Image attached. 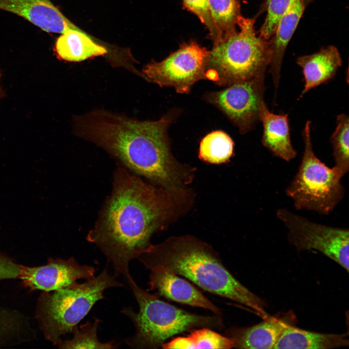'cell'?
<instances>
[{
	"label": "cell",
	"mask_w": 349,
	"mask_h": 349,
	"mask_svg": "<svg viewBox=\"0 0 349 349\" xmlns=\"http://www.w3.org/2000/svg\"><path fill=\"white\" fill-rule=\"evenodd\" d=\"M185 190L156 187L118 165L111 191L86 237L112 264L115 276L132 277L130 261L150 246L155 233L179 214Z\"/></svg>",
	"instance_id": "6da1fadb"
},
{
	"label": "cell",
	"mask_w": 349,
	"mask_h": 349,
	"mask_svg": "<svg viewBox=\"0 0 349 349\" xmlns=\"http://www.w3.org/2000/svg\"><path fill=\"white\" fill-rule=\"evenodd\" d=\"M170 120L139 121L120 114L96 111L75 121L79 136L101 147L119 165L159 187L184 189L192 178L189 167L172 154L167 129Z\"/></svg>",
	"instance_id": "7a4b0ae2"
},
{
	"label": "cell",
	"mask_w": 349,
	"mask_h": 349,
	"mask_svg": "<svg viewBox=\"0 0 349 349\" xmlns=\"http://www.w3.org/2000/svg\"><path fill=\"white\" fill-rule=\"evenodd\" d=\"M137 259L148 270L160 268L183 276L203 289L242 304L264 318L266 304L238 280L208 244L190 236L151 244Z\"/></svg>",
	"instance_id": "3957f363"
},
{
	"label": "cell",
	"mask_w": 349,
	"mask_h": 349,
	"mask_svg": "<svg viewBox=\"0 0 349 349\" xmlns=\"http://www.w3.org/2000/svg\"><path fill=\"white\" fill-rule=\"evenodd\" d=\"M126 281L139 308L138 312L130 306L121 311L131 320L135 329L134 334L125 340L131 348L158 349L161 348L167 339L178 333L203 327L218 330L224 328L222 317L188 312L143 290L132 277Z\"/></svg>",
	"instance_id": "277c9868"
},
{
	"label": "cell",
	"mask_w": 349,
	"mask_h": 349,
	"mask_svg": "<svg viewBox=\"0 0 349 349\" xmlns=\"http://www.w3.org/2000/svg\"><path fill=\"white\" fill-rule=\"evenodd\" d=\"M254 22L240 15L237 22L239 30L214 44L206 79L229 86L265 74L271 58L270 43L269 39L257 35Z\"/></svg>",
	"instance_id": "5b68a950"
},
{
	"label": "cell",
	"mask_w": 349,
	"mask_h": 349,
	"mask_svg": "<svg viewBox=\"0 0 349 349\" xmlns=\"http://www.w3.org/2000/svg\"><path fill=\"white\" fill-rule=\"evenodd\" d=\"M123 286L106 267L98 276L83 283L43 291L38 300L35 317L46 339L57 345L62 336L71 333L94 304L104 298L106 289Z\"/></svg>",
	"instance_id": "8992f818"
},
{
	"label": "cell",
	"mask_w": 349,
	"mask_h": 349,
	"mask_svg": "<svg viewBox=\"0 0 349 349\" xmlns=\"http://www.w3.org/2000/svg\"><path fill=\"white\" fill-rule=\"evenodd\" d=\"M310 121L302 131L304 149L298 170L286 189L297 210L329 215L343 199V176L334 167L330 168L315 155L312 147Z\"/></svg>",
	"instance_id": "52a82bcc"
},
{
	"label": "cell",
	"mask_w": 349,
	"mask_h": 349,
	"mask_svg": "<svg viewBox=\"0 0 349 349\" xmlns=\"http://www.w3.org/2000/svg\"><path fill=\"white\" fill-rule=\"evenodd\" d=\"M277 218L287 230L289 243L301 252L317 250L349 271V231L310 221L285 208L276 212Z\"/></svg>",
	"instance_id": "ba28073f"
},
{
	"label": "cell",
	"mask_w": 349,
	"mask_h": 349,
	"mask_svg": "<svg viewBox=\"0 0 349 349\" xmlns=\"http://www.w3.org/2000/svg\"><path fill=\"white\" fill-rule=\"evenodd\" d=\"M209 51L193 41L183 44L163 61H153L142 69L144 78L160 86L188 93L197 81L206 79Z\"/></svg>",
	"instance_id": "9c48e42d"
},
{
	"label": "cell",
	"mask_w": 349,
	"mask_h": 349,
	"mask_svg": "<svg viewBox=\"0 0 349 349\" xmlns=\"http://www.w3.org/2000/svg\"><path fill=\"white\" fill-rule=\"evenodd\" d=\"M265 74L236 82L223 90L210 94L208 100L245 133L260 121L264 94Z\"/></svg>",
	"instance_id": "30bf717a"
},
{
	"label": "cell",
	"mask_w": 349,
	"mask_h": 349,
	"mask_svg": "<svg viewBox=\"0 0 349 349\" xmlns=\"http://www.w3.org/2000/svg\"><path fill=\"white\" fill-rule=\"evenodd\" d=\"M95 272L93 267L81 265L73 257L68 259L49 258L48 263L41 266L20 265L18 278L31 290L49 292L73 286L78 280L93 278Z\"/></svg>",
	"instance_id": "8fae6325"
},
{
	"label": "cell",
	"mask_w": 349,
	"mask_h": 349,
	"mask_svg": "<svg viewBox=\"0 0 349 349\" xmlns=\"http://www.w3.org/2000/svg\"><path fill=\"white\" fill-rule=\"evenodd\" d=\"M0 9L21 16L47 32L62 34L80 29L50 0H0Z\"/></svg>",
	"instance_id": "7c38bea8"
},
{
	"label": "cell",
	"mask_w": 349,
	"mask_h": 349,
	"mask_svg": "<svg viewBox=\"0 0 349 349\" xmlns=\"http://www.w3.org/2000/svg\"><path fill=\"white\" fill-rule=\"evenodd\" d=\"M149 286L159 296L178 303L207 309L222 317L221 309L197 288L177 274L160 268L149 270Z\"/></svg>",
	"instance_id": "4fadbf2b"
},
{
	"label": "cell",
	"mask_w": 349,
	"mask_h": 349,
	"mask_svg": "<svg viewBox=\"0 0 349 349\" xmlns=\"http://www.w3.org/2000/svg\"><path fill=\"white\" fill-rule=\"evenodd\" d=\"M291 325L287 318L269 316L264 320L250 327H232L226 336L237 349H273L284 331Z\"/></svg>",
	"instance_id": "5bb4252c"
},
{
	"label": "cell",
	"mask_w": 349,
	"mask_h": 349,
	"mask_svg": "<svg viewBox=\"0 0 349 349\" xmlns=\"http://www.w3.org/2000/svg\"><path fill=\"white\" fill-rule=\"evenodd\" d=\"M306 3L305 0H299L292 4L281 18L272 38L269 39L271 58L269 73L272 79L275 98L279 85L285 53L303 14Z\"/></svg>",
	"instance_id": "9a60e30c"
},
{
	"label": "cell",
	"mask_w": 349,
	"mask_h": 349,
	"mask_svg": "<svg viewBox=\"0 0 349 349\" xmlns=\"http://www.w3.org/2000/svg\"><path fill=\"white\" fill-rule=\"evenodd\" d=\"M296 63L301 68L304 77L302 96L333 78L341 66L342 61L338 49L329 46L314 54L298 57Z\"/></svg>",
	"instance_id": "2e32d148"
},
{
	"label": "cell",
	"mask_w": 349,
	"mask_h": 349,
	"mask_svg": "<svg viewBox=\"0 0 349 349\" xmlns=\"http://www.w3.org/2000/svg\"><path fill=\"white\" fill-rule=\"evenodd\" d=\"M260 121L263 125L262 145L273 155L289 161L297 156L290 139L287 114L271 112L265 102L262 106Z\"/></svg>",
	"instance_id": "e0dca14e"
},
{
	"label": "cell",
	"mask_w": 349,
	"mask_h": 349,
	"mask_svg": "<svg viewBox=\"0 0 349 349\" xmlns=\"http://www.w3.org/2000/svg\"><path fill=\"white\" fill-rule=\"evenodd\" d=\"M349 346L346 334L324 333L289 325L273 349H331Z\"/></svg>",
	"instance_id": "ac0fdd59"
},
{
	"label": "cell",
	"mask_w": 349,
	"mask_h": 349,
	"mask_svg": "<svg viewBox=\"0 0 349 349\" xmlns=\"http://www.w3.org/2000/svg\"><path fill=\"white\" fill-rule=\"evenodd\" d=\"M203 327L191 331L186 337H178L162 344L163 349H223L233 348L232 340L212 330Z\"/></svg>",
	"instance_id": "d6986e66"
},
{
	"label": "cell",
	"mask_w": 349,
	"mask_h": 349,
	"mask_svg": "<svg viewBox=\"0 0 349 349\" xmlns=\"http://www.w3.org/2000/svg\"><path fill=\"white\" fill-rule=\"evenodd\" d=\"M234 143L232 139L222 131H213L202 140L199 157L211 164L227 162L233 155Z\"/></svg>",
	"instance_id": "ffe728a7"
},
{
	"label": "cell",
	"mask_w": 349,
	"mask_h": 349,
	"mask_svg": "<svg viewBox=\"0 0 349 349\" xmlns=\"http://www.w3.org/2000/svg\"><path fill=\"white\" fill-rule=\"evenodd\" d=\"M208 2L221 41L237 31L238 18L240 16L239 2L238 0H208Z\"/></svg>",
	"instance_id": "44dd1931"
},
{
	"label": "cell",
	"mask_w": 349,
	"mask_h": 349,
	"mask_svg": "<svg viewBox=\"0 0 349 349\" xmlns=\"http://www.w3.org/2000/svg\"><path fill=\"white\" fill-rule=\"evenodd\" d=\"M101 320L96 318L93 322H87L79 327L75 326L72 333L71 339H61L57 344L60 349H116L117 344L113 341L101 342L98 339L97 332Z\"/></svg>",
	"instance_id": "7402d4cb"
},
{
	"label": "cell",
	"mask_w": 349,
	"mask_h": 349,
	"mask_svg": "<svg viewBox=\"0 0 349 349\" xmlns=\"http://www.w3.org/2000/svg\"><path fill=\"white\" fill-rule=\"evenodd\" d=\"M336 125L330 138L334 166L344 176L349 169V118L348 115L341 113L336 117Z\"/></svg>",
	"instance_id": "603a6c76"
},
{
	"label": "cell",
	"mask_w": 349,
	"mask_h": 349,
	"mask_svg": "<svg viewBox=\"0 0 349 349\" xmlns=\"http://www.w3.org/2000/svg\"><path fill=\"white\" fill-rule=\"evenodd\" d=\"M298 0H266L264 8L267 11V15L260 29L259 36L266 40L270 39L283 16L289 7Z\"/></svg>",
	"instance_id": "cb8c5ba5"
},
{
	"label": "cell",
	"mask_w": 349,
	"mask_h": 349,
	"mask_svg": "<svg viewBox=\"0 0 349 349\" xmlns=\"http://www.w3.org/2000/svg\"><path fill=\"white\" fill-rule=\"evenodd\" d=\"M183 2L185 8L196 15L206 26L214 44L219 42L220 35L212 18L208 0H183Z\"/></svg>",
	"instance_id": "d4e9b609"
},
{
	"label": "cell",
	"mask_w": 349,
	"mask_h": 349,
	"mask_svg": "<svg viewBox=\"0 0 349 349\" xmlns=\"http://www.w3.org/2000/svg\"><path fill=\"white\" fill-rule=\"evenodd\" d=\"M20 265L0 253V280L18 278Z\"/></svg>",
	"instance_id": "484cf974"
},
{
	"label": "cell",
	"mask_w": 349,
	"mask_h": 349,
	"mask_svg": "<svg viewBox=\"0 0 349 349\" xmlns=\"http://www.w3.org/2000/svg\"><path fill=\"white\" fill-rule=\"evenodd\" d=\"M4 96V92L0 86V98Z\"/></svg>",
	"instance_id": "4316f807"
},
{
	"label": "cell",
	"mask_w": 349,
	"mask_h": 349,
	"mask_svg": "<svg viewBox=\"0 0 349 349\" xmlns=\"http://www.w3.org/2000/svg\"><path fill=\"white\" fill-rule=\"evenodd\" d=\"M310 0H306V2L307 1H310Z\"/></svg>",
	"instance_id": "83f0119b"
}]
</instances>
